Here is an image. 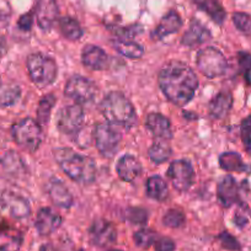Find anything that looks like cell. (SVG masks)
Listing matches in <instances>:
<instances>
[{
  "label": "cell",
  "instance_id": "44dd1931",
  "mask_svg": "<svg viewBox=\"0 0 251 251\" xmlns=\"http://www.w3.org/2000/svg\"><path fill=\"white\" fill-rule=\"evenodd\" d=\"M48 195L53 204L60 208H71L74 203V199L69 188L60 180H53L48 186Z\"/></svg>",
  "mask_w": 251,
  "mask_h": 251
},
{
  "label": "cell",
  "instance_id": "d6a6232c",
  "mask_svg": "<svg viewBox=\"0 0 251 251\" xmlns=\"http://www.w3.org/2000/svg\"><path fill=\"white\" fill-rule=\"evenodd\" d=\"M186 217L183 212L180 209H169L163 217L164 226H169V228H181L185 224Z\"/></svg>",
  "mask_w": 251,
  "mask_h": 251
},
{
  "label": "cell",
  "instance_id": "3957f363",
  "mask_svg": "<svg viewBox=\"0 0 251 251\" xmlns=\"http://www.w3.org/2000/svg\"><path fill=\"white\" fill-rule=\"evenodd\" d=\"M100 110L103 117L111 125H118L129 128L136 123V110L131 101L122 93L112 91L103 98L100 103Z\"/></svg>",
  "mask_w": 251,
  "mask_h": 251
},
{
  "label": "cell",
  "instance_id": "6da1fadb",
  "mask_svg": "<svg viewBox=\"0 0 251 251\" xmlns=\"http://www.w3.org/2000/svg\"><path fill=\"white\" fill-rule=\"evenodd\" d=\"M158 83L166 99L176 106L187 105L199 88L195 72L180 60L166 63L159 72Z\"/></svg>",
  "mask_w": 251,
  "mask_h": 251
},
{
  "label": "cell",
  "instance_id": "d590c367",
  "mask_svg": "<svg viewBox=\"0 0 251 251\" xmlns=\"http://www.w3.org/2000/svg\"><path fill=\"white\" fill-rule=\"evenodd\" d=\"M125 218L134 224H144L148 221L147 212L142 208H129L126 211Z\"/></svg>",
  "mask_w": 251,
  "mask_h": 251
},
{
  "label": "cell",
  "instance_id": "ee69618b",
  "mask_svg": "<svg viewBox=\"0 0 251 251\" xmlns=\"http://www.w3.org/2000/svg\"><path fill=\"white\" fill-rule=\"evenodd\" d=\"M40 251H57L54 249V246L50 245V244H45V245L41 246Z\"/></svg>",
  "mask_w": 251,
  "mask_h": 251
},
{
  "label": "cell",
  "instance_id": "d6986e66",
  "mask_svg": "<svg viewBox=\"0 0 251 251\" xmlns=\"http://www.w3.org/2000/svg\"><path fill=\"white\" fill-rule=\"evenodd\" d=\"M211 40V32L206 26L202 25L199 20H192L185 35L182 36L181 43L186 47H195Z\"/></svg>",
  "mask_w": 251,
  "mask_h": 251
},
{
  "label": "cell",
  "instance_id": "9a60e30c",
  "mask_svg": "<svg viewBox=\"0 0 251 251\" xmlns=\"http://www.w3.org/2000/svg\"><path fill=\"white\" fill-rule=\"evenodd\" d=\"M146 128L160 141H170L173 138L170 121L161 113H149L146 118Z\"/></svg>",
  "mask_w": 251,
  "mask_h": 251
},
{
  "label": "cell",
  "instance_id": "8fae6325",
  "mask_svg": "<svg viewBox=\"0 0 251 251\" xmlns=\"http://www.w3.org/2000/svg\"><path fill=\"white\" fill-rule=\"evenodd\" d=\"M168 177L177 191L185 192L195 180L194 168L187 160H175L168 169Z\"/></svg>",
  "mask_w": 251,
  "mask_h": 251
},
{
  "label": "cell",
  "instance_id": "bcb514c9",
  "mask_svg": "<svg viewBox=\"0 0 251 251\" xmlns=\"http://www.w3.org/2000/svg\"><path fill=\"white\" fill-rule=\"evenodd\" d=\"M250 216H251V209H250Z\"/></svg>",
  "mask_w": 251,
  "mask_h": 251
},
{
  "label": "cell",
  "instance_id": "f6af8a7d",
  "mask_svg": "<svg viewBox=\"0 0 251 251\" xmlns=\"http://www.w3.org/2000/svg\"><path fill=\"white\" fill-rule=\"evenodd\" d=\"M108 251H121V250H108Z\"/></svg>",
  "mask_w": 251,
  "mask_h": 251
},
{
  "label": "cell",
  "instance_id": "7402d4cb",
  "mask_svg": "<svg viewBox=\"0 0 251 251\" xmlns=\"http://www.w3.org/2000/svg\"><path fill=\"white\" fill-rule=\"evenodd\" d=\"M23 245V234L8 224H0V251H19Z\"/></svg>",
  "mask_w": 251,
  "mask_h": 251
},
{
  "label": "cell",
  "instance_id": "1f68e13d",
  "mask_svg": "<svg viewBox=\"0 0 251 251\" xmlns=\"http://www.w3.org/2000/svg\"><path fill=\"white\" fill-rule=\"evenodd\" d=\"M133 239L137 246L142 249H148L158 240V234L151 229H141L134 233Z\"/></svg>",
  "mask_w": 251,
  "mask_h": 251
},
{
  "label": "cell",
  "instance_id": "603a6c76",
  "mask_svg": "<svg viewBox=\"0 0 251 251\" xmlns=\"http://www.w3.org/2000/svg\"><path fill=\"white\" fill-rule=\"evenodd\" d=\"M233 106V96L229 91H221L212 99L209 103V113L213 118L222 120L226 117Z\"/></svg>",
  "mask_w": 251,
  "mask_h": 251
},
{
  "label": "cell",
  "instance_id": "ac0fdd59",
  "mask_svg": "<svg viewBox=\"0 0 251 251\" xmlns=\"http://www.w3.org/2000/svg\"><path fill=\"white\" fill-rule=\"evenodd\" d=\"M181 26H182L181 16L176 11L171 10L161 19L159 25L156 26V28L151 33V37H153V40L160 41L163 38L168 37L169 35L177 32L181 28Z\"/></svg>",
  "mask_w": 251,
  "mask_h": 251
},
{
  "label": "cell",
  "instance_id": "f1b7e54d",
  "mask_svg": "<svg viewBox=\"0 0 251 251\" xmlns=\"http://www.w3.org/2000/svg\"><path fill=\"white\" fill-rule=\"evenodd\" d=\"M55 102H57V99H55V96L53 94L45 95L40 100V103H38L37 107V122L40 123L41 127L48 123L50 112H52Z\"/></svg>",
  "mask_w": 251,
  "mask_h": 251
},
{
  "label": "cell",
  "instance_id": "f35d334b",
  "mask_svg": "<svg viewBox=\"0 0 251 251\" xmlns=\"http://www.w3.org/2000/svg\"><path fill=\"white\" fill-rule=\"evenodd\" d=\"M141 32V27L139 26H129V27H116L113 28V33L117 35L118 37H127L132 38L136 36L137 33Z\"/></svg>",
  "mask_w": 251,
  "mask_h": 251
},
{
  "label": "cell",
  "instance_id": "74e56055",
  "mask_svg": "<svg viewBox=\"0 0 251 251\" xmlns=\"http://www.w3.org/2000/svg\"><path fill=\"white\" fill-rule=\"evenodd\" d=\"M218 239L219 241H221L222 246H223L224 249H226V250H230V251L240 250V244H239V241L229 233H222Z\"/></svg>",
  "mask_w": 251,
  "mask_h": 251
},
{
  "label": "cell",
  "instance_id": "8d00e7d4",
  "mask_svg": "<svg viewBox=\"0 0 251 251\" xmlns=\"http://www.w3.org/2000/svg\"><path fill=\"white\" fill-rule=\"evenodd\" d=\"M239 67H240L241 73L246 78V80L250 83V73H251V54L246 52H240L238 54Z\"/></svg>",
  "mask_w": 251,
  "mask_h": 251
},
{
  "label": "cell",
  "instance_id": "7a4b0ae2",
  "mask_svg": "<svg viewBox=\"0 0 251 251\" xmlns=\"http://www.w3.org/2000/svg\"><path fill=\"white\" fill-rule=\"evenodd\" d=\"M55 161L60 169L75 182L90 185L96 178V164L91 158L76 153L71 148H58L54 151Z\"/></svg>",
  "mask_w": 251,
  "mask_h": 251
},
{
  "label": "cell",
  "instance_id": "ba28073f",
  "mask_svg": "<svg viewBox=\"0 0 251 251\" xmlns=\"http://www.w3.org/2000/svg\"><path fill=\"white\" fill-rule=\"evenodd\" d=\"M96 93H98L96 84L90 79L81 75L71 76L64 88V94L67 98L75 101L78 105L93 101Z\"/></svg>",
  "mask_w": 251,
  "mask_h": 251
},
{
  "label": "cell",
  "instance_id": "d4e9b609",
  "mask_svg": "<svg viewBox=\"0 0 251 251\" xmlns=\"http://www.w3.org/2000/svg\"><path fill=\"white\" fill-rule=\"evenodd\" d=\"M147 195L151 199L155 200V201L163 202L168 199L169 196V187L168 183L165 182L161 176L153 175L147 180Z\"/></svg>",
  "mask_w": 251,
  "mask_h": 251
},
{
  "label": "cell",
  "instance_id": "30bf717a",
  "mask_svg": "<svg viewBox=\"0 0 251 251\" xmlns=\"http://www.w3.org/2000/svg\"><path fill=\"white\" fill-rule=\"evenodd\" d=\"M85 120V113L83 107L78 103L64 106L60 108L57 116V128L63 134H76L81 129Z\"/></svg>",
  "mask_w": 251,
  "mask_h": 251
},
{
  "label": "cell",
  "instance_id": "8992f818",
  "mask_svg": "<svg viewBox=\"0 0 251 251\" xmlns=\"http://www.w3.org/2000/svg\"><path fill=\"white\" fill-rule=\"evenodd\" d=\"M196 63L200 72L209 79L222 76L228 68V63L223 53L212 46L200 50Z\"/></svg>",
  "mask_w": 251,
  "mask_h": 251
},
{
  "label": "cell",
  "instance_id": "cb8c5ba5",
  "mask_svg": "<svg viewBox=\"0 0 251 251\" xmlns=\"http://www.w3.org/2000/svg\"><path fill=\"white\" fill-rule=\"evenodd\" d=\"M194 3L218 25H222L226 20V13L219 0H194Z\"/></svg>",
  "mask_w": 251,
  "mask_h": 251
},
{
  "label": "cell",
  "instance_id": "836d02e7",
  "mask_svg": "<svg viewBox=\"0 0 251 251\" xmlns=\"http://www.w3.org/2000/svg\"><path fill=\"white\" fill-rule=\"evenodd\" d=\"M233 23L241 33L251 36V16L245 13H234Z\"/></svg>",
  "mask_w": 251,
  "mask_h": 251
},
{
  "label": "cell",
  "instance_id": "60d3db41",
  "mask_svg": "<svg viewBox=\"0 0 251 251\" xmlns=\"http://www.w3.org/2000/svg\"><path fill=\"white\" fill-rule=\"evenodd\" d=\"M32 24H33V15L32 13H27L25 15L21 16L18 21V26L24 31H28L31 30L32 27Z\"/></svg>",
  "mask_w": 251,
  "mask_h": 251
},
{
  "label": "cell",
  "instance_id": "e0dca14e",
  "mask_svg": "<svg viewBox=\"0 0 251 251\" xmlns=\"http://www.w3.org/2000/svg\"><path fill=\"white\" fill-rule=\"evenodd\" d=\"M108 55L102 48L94 45H88L81 52V62L85 67L93 71H103L108 67Z\"/></svg>",
  "mask_w": 251,
  "mask_h": 251
},
{
  "label": "cell",
  "instance_id": "83f0119b",
  "mask_svg": "<svg viewBox=\"0 0 251 251\" xmlns=\"http://www.w3.org/2000/svg\"><path fill=\"white\" fill-rule=\"evenodd\" d=\"M219 165L223 170L229 171V173H244L248 171L249 168L243 161L241 156L234 151H226L219 156Z\"/></svg>",
  "mask_w": 251,
  "mask_h": 251
},
{
  "label": "cell",
  "instance_id": "9c48e42d",
  "mask_svg": "<svg viewBox=\"0 0 251 251\" xmlns=\"http://www.w3.org/2000/svg\"><path fill=\"white\" fill-rule=\"evenodd\" d=\"M30 213L31 207L27 199L13 191L0 192V217L24 219Z\"/></svg>",
  "mask_w": 251,
  "mask_h": 251
},
{
  "label": "cell",
  "instance_id": "4316f807",
  "mask_svg": "<svg viewBox=\"0 0 251 251\" xmlns=\"http://www.w3.org/2000/svg\"><path fill=\"white\" fill-rule=\"evenodd\" d=\"M58 27H59L60 33H62L67 40L76 41L80 40L83 36V28H81L80 24L78 20L71 16H64L58 20Z\"/></svg>",
  "mask_w": 251,
  "mask_h": 251
},
{
  "label": "cell",
  "instance_id": "277c9868",
  "mask_svg": "<svg viewBox=\"0 0 251 251\" xmlns=\"http://www.w3.org/2000/svg\"><path fill=\"white\" fill-rule=\"evenodd\" d=\"M28 74L35 85L38 88H46L54 83L57 78L58 67L55 60L45 53H32L27 57Z\"/></svg>",
  "mask_w": 251,
  "mask_h": 251
},
{
  "label": "cell",
  "instance_id": "c3c4849f",
  "mask_svg": "<svg viewBox=\"0 0 251 251\" xmlns=\"http://www.w3.org/2000/svg\"><path fill=\"white\" fill-rule=\"evenodd\" d=\"M250 84H251V83H250Z\"/></svg>",
  "mask_w": 251,
  "mask_h": 251
},
{
  "label": "cell",
  "instance_id": "7c38bea8",
  "mask_svg": "<svg viewBox=\"0 0 251 251\" xmlns=\"http://www.w3.org/2000/svg\"><path fill=\"white\" fill-rule=\"evenodd\" d=\"M89 239L93 245L107 248L117 240V230L111 222L98 219L89 229Z\"/></svg>",
  "mask_w": 251,
  "mask_h": 251
},
{
  "label": "cell",
  "instance_id": "52a82bcc",
  "mask_svg": "<svg viewBox=\"0 0 251 251\" xmlns=\"http://www.w3.org/2000/svg\"><path fill=\"white\" fill-rule=\"evenodd\" d=\"M94 141L99 153L105 158H112L118 151L121 134L113 128L111 123H98L94 129Z\"/></svg>",
  "mask_w": 251,
  "mask_h": 251
},
{
  "label": "cell",
  "instance_id": "5b68a950",
  "mask_svg": "<svg viewBox=\"0 0 251 251\" xmlns=\"http://www.w3.org/2000/svg\"><path fill=\"white\" fill-rule=\"evenodd\" d=\"M11 136L15 143L28 151H36L43 141L42 127L30 117L18 121L11 127Z\"/></svg>",
  "mask_w": 251,
  "mask_h": 251
},
{
  "label": "cell",
  "instance_id": "7bdbcfd3",
  "mask_svg": "<svg viewBox=\"0 0 251 251\" xmlns=\"http://www.w3.org/2000/svg\"><path fill=\"white\" fill-rule=\"evenodd\" d=\"M6 53V42L3 35H0V59L5 55Z\"/></svg>",
  "mask_w": 251,
  "mask_h": 251
},
{
  "label": "cell",
  "instance_id": "2e32d148",
  "mask_svg": "<svg viewBox=\"0 0 251 251\" xmlns=\"http://www.w3.org/2000/svg\"><path fill=\"white\" fill-rule=\"evenodd\" d=\"M62 224V217L52 208H41L35 221V226L41 235H50Z\"/></svg>",
  "mask_w": 251,
  "mask_h": 251
},
{
  "label": "cell",
  "instance_id": "484cf974",
  "mask_svg": "<svg viewBox=\"0 0 251 251\" xmlns=\"http://www.w3.org/2000/svg\"><path fill=\"white\" fill-rule=\"evenodd\" d=\"M112 46L120 54L129 59H139L144 54V48L133 41L120 38V40L112 41Z\"/></svg>",
  "mask_w": 251,
  "mask_h": 251
},
{
  "label": "cell",
  "instance_id": "e575fe53",
  "mask_svg": "<svg viewBox=\"0 0 251 251\" xmlns=\"http://www.w3.org/2000/svg\"><path fill=\"white\" fill-rule=\"evenodd\" d=\"M240 134L241 141H243L246 151L251 154V115H249L248 117L241 122Z\"/></svg>",
  "mask_w": 251,
  "mask_h": 251
},
{
  "label": "cell",
  "instance_id": "4dcf8cb0",
  "mask_svg": "<svg viewBox=\"0 0 251 251\" xmlns=\"http://www.w3.org/2000/svg\"><path fill=\"white\" fill-rule=\"evenodd\" d=\"M20 95L21 90L18 85H0V106H13Z\"/></svg>",
  "mask_w": 251,
  "mask_h": 251
},
{
  "label": "cell",
  "instance_id": "ffe728a7",
  "mask_svg": "<svg viewBox=\"0 0 251 251\" xmlns=\"http://www.w3.org/2000/svg\"><path fill=\"white\" fill-rule=\"evenodd\" d=\"M116 171L121 180L126 181V182H132L141 175L142 164L133 155L127 154L118 160L117 165H116Z\"/></svg>",
  "mask_w": 251,
  "mask_h": 251
},
{
  "label": "cell",
  "instance_id": "ab89813d",
  "mask_svg": "<svg viewBox=\"0 0 251 251\" xmlns=\"http://www.w3.org/2000/svg\"><path fill=\"white\" fill-rule=\"evenodd\" d=\"M155 251H175V243L169 238H160L155 241Z\"/></svg>",
  "mask_w": 251,
  "mask_h": 251
},
{
  "label": "cell",
  "instance_id": "7dc6e473",
  "mask_svg": "<svg viewBox=\"0 0 251 251\" xmlns=\"http://www.w3.org/2000/svg\"><path fill=\"white\" fill-rule=\"evenodd\" d=\"M79 251H83V250H79Z\"/></svg>",
  "mask_w": 251,
  "mask_h": 251
},
{
  "label": "cell",
  "instance_id": "b9f144b4",
  "mask_svg": "<svg viewBox=\"0 0 251 251\" xmlns=\"http://www.w3.org/2000/svg\"><path fill=\"white\" fill-rule=\"evenodd\" d=\"M234 222H235L236 226H240V228H243V226H246V223H248V219H246L245 216H243V214L238 213L235 216V218H234Z\"/></svg>",
  "mask_w": 251,
  "mask_h": 251
},
{
  "label": "cell",
  "instance_id": "f546056e",
  "mask_svg": "<svg viewBox=\"0 0 251 251\" xmlns=\"http://www.w3.org/2000/svg\"><path fill=\"white\" fill-rule=\"evenodd\" d=\"M149 159L155 164L165 163L171 156V148L165 143V141L155 142L151 144L148 151Z\"/></svg>",
  "mask_w": 251,
  "mask_h": 251
},
{
  "label": "cell",
  "instance_id": "4fadbf2b",
  "mask_svg": "<svg viewBox=\"0 0 251 251\" xmlns=\"http://www.w3.org/2000/svg\"><path fill=\"white\" fill-rule=\"evenodd\" d=\"M57 0H36L35 16L43 31H50L58 18Z\"/></svg>",
  "mask_w": 251,
  "mask_h": 251
},
{
  "label": "cell",
  "instance_id": "5bb4252c",
  "mask_svg": "<svg viewBox=\"0 0 251 251\" xmlns=\"http://www.w3.org/2000/svg\"><path fill=\"white\" fill-rule=\"evenodd\" d=\"M217 195L222 206L226 208L240 202V188L235 178L230 175L222 178L217 187Z\"/></svg>",
  "mask_w": 251,
  "mask_h": 251
}]
</instances>
